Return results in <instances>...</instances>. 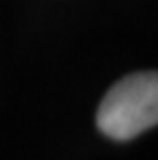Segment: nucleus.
I'll list each match as a JSON object with an SVG mask.
<instances>
[{
  "label": "nucleus",
  "mask_w": 158,
  "mask_h": 160,
  "mask_svg": "<svg viewBox=\"0 0 158 160\" xmlns=\"http://www.w3.org/2000/svg\"><path fill=\"white\" fill-rule=\"evenodd\" d=\"M158 123V76L138 72L117 80L101 101L97 127L117 142H127Z\"/></svg>",
  "instance_id": "nucleus-1"
}]
</instances>
